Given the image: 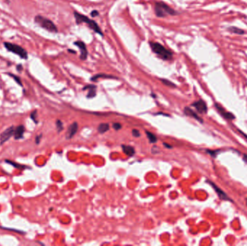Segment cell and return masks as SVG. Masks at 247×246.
<instances>
[{"mask_svg": "<svg viewBox=\"0 0 247 246\" xmlns=\"http://www.w3.org/2000/svg\"><path fill=\"white\" fill-rule=\"evenodd\" d=\"M150 46L151 50L163 60L169 61L173 59V52L159 43L151 41L150 43Z\"/></svg>", "mask_w": 247, "mask_h": 246, "instance_id": "1", "label": "cell"}, {"mask_svg": "<svg viewBox=\"0 0 247 246\" xmlns=\"http://www.w3.org/2000/svg\"><path fill=\"white\" fill-rule=\"evenodd\" d=\"M74 15H75V20H76V23L77 25H80L81 24V23H86L87 25H88L90 29L93 30L94 32L100 35L101 36H103V32H102L101 29H100L99 25L97 24V22H95V21L93 20L92 19H90V18H88L87 16L80 14L79 12H75Z\"/></svg>", "mask_w": 247, "mask_h": 246, "instance_id": "2", "label": "cell"}, {"mask_svg": "<svg viewBox=\"0 0 247 246\" xmlns=\"http://www.w3.org/2000/svg\"><path fill=\"white\" fill-rule=\"evenodd\" d=\"M155 13L158 17H165L167 15H176L177 11L163 1H158L155 4Z\"/></svg>", "mask_w": 247, "mask_h": 246, "instance_id": "3", "label": "cell"}, {"mask_svg": "<svg viewBox=\"0 0 247 246\" xmlns=\"http://www.w3.org/2000/svg\"><path fill=\"white\" fill-rule=\"evenodd\" d=\"M34 21L38 25H39L42 28L45 29L46 30L51 33H57L58 29L56 25L52 22L51 20L48 18L43 17L41 15H37L34 18Z\"/></svg>", "mask_w": 247, "mask_h": 246, "instance_id": "4", "label": "cell"}, {"mask_svg": "<svg viewBox=\"0 0 247 246\" xmlns=\"http://www.w3.org/2000/svg\"><path fill=\"white\" fill-rule=\"evenodd\" d=\"M4 46L7 50L13 53V54H16L18 57H20L21 59H28V52H26L25 49H24L23 48L21 47V46H18L17 44H14L9 42H4Z\"/></svg>", "mask_w": 247, "mask_h": 246, "instance_id": "5", "label": "cell"}, {"mask_svg": "<svg viewBox=\"0 0 247 246\" xmlns=\"http://www.w3.org/2000/svg\"><path fill=\"white\" fill-rule=\"evenodd\" d=\"M206 182L208 183L210 185V186H212V188H213L214 190H215V192L217 193V194H218V197L220 198L221 200H223V201H231V202H233V201H232V199H230V198L228 197V196H227V194H225V192L222 190L221 189H220V188L218 187V186H217L213 182H212V181H209V180H207V181H206Z\"/></svg>", "mask_w": 247, "mask_h": 246, "instance_id": "6", "label": "cell"}, {"mask_svg": "<svg viewBox=\"0 0 247 246\" xmlns=\"http://www.w3.org/2000/svg\"><path fill=\"white\" fill-rule=\"evenodd\" d=\"M15 128L14 126H10L4 130L2 133L0 134V144H3L7 141L9 139L14 135Z\"/></svg>", "mask_w": 247, "mask_h": 246, "instance_id": "7", "label": "cell"}, {"mask_svg": "<svg viewBox=\"0 0 247 246\" xmlns=\"http://www.w3.org/2000/svg\"><path fill=\"white\" fill-rule=\"evenodd\" d=\"M74 44L76 45L80 50V59H81L82 60H85V59H87V57H88V50H87L86 45H85V43L82 42V41H75V42L74 43Z\"/></svg>", "mask_w": 247, "mask_h": 246, "instance_id": "8", "label": "cell"}, {"mask_svg": "<svg viewBox=\"0 0 247 246\" xmlns=\"http://www.w3.org/2000/svg\"><path fill=\"white\" fill-rule=\"evenodd\" d=\"M192 105L194 106L200 113H206L207 112V104L203 100H197V101L194 102Z\"/></svg>", "mask_w": 247, "mask_h": 246, "instance_id": "9", "label": "cell"}, {"mask_svg": "<svg viewBox=\"0 0 247 246\" xmlns=\"http://www.w3.org/2000/svg\"><path fill=\"white\" fill-rule=\"evenodd\" d=\"M215 106L217 110H218L219 113H220V114L223 117H224L225 118H226V119H228V120H233L235 118V115H233V113L226 111V110H225V109H224L220 105H219V104L218 103H215Z\"/></svg>", "mask_w": 247, "mask_h": 246, "instance_id": "10", "label": "cell"}, {"mask_svg": "<svg viewBox=\"0 0 247 246\" xmlns=\"http://www.w3.org/2000/svg\"><path fill=\"white\" fill-rule=\"evenodd\" d=\"M77 130H78V124L76 122H74L69 126L67 134H66V138L70 139L73 137L74 135L77 133Z\"/></svg>", "mask_w": 247, "mask_h": 246, "instance_id": "11", "label": "cell"}, {"mask_svg": "<svg viewBox=\"0 0 247 246\" xmlns=\"http://www.w3.org/2000/svg\"><path fill=\"white\" fill-rule=\"evenodd\" d=\"M184 113H185V115H188V116H190V117H193L194 118H195L196 120L200 121V123H203V120H202V118H201L200 117L195 113V112L193 111V110H192L190 108H189V107H186V108H184Z\"/></svg>", "mask_w": 247, "mask_h": 246, "instance_id": "12", "label": "cell"}, {"mask_svg": "<svg viewBox=\"0 0 247 246\" xmlns=\"http://www.w3.org/2000/svg\"><path fill=\"white\" fill-rule=\"evenodd\" d=\"M25 133V127L23 125L18 126L17 128L15 129L14 133V137L15 139H20L23 137V135Z\"/></svg>", "mask_w": 247, "mask_h": 246, "instance_id": "13", "label": "cell"}, {"mask_svg": "<svg viewBox=\"0 0 247 246\" xmlns=\"http://www.w3.org/2000/svg\"><path fill=\"white\" fill-rule=\"evenodd\" d=\"M89 90L88 95H87V97H88V98H93V97H94L95 95H96V90H96V86L93 85H87L83 88V90Z\"/></svg>", "mask_w": 247, "mask_h": 246, "instance_id": "14", "label": "cell"}, {"mask_svg": "<svg viewBox=\"0 0 247 246\" xmlns=\"http://www.w3.org/2000/svg\"><path fill=\"white\" fill-rule=\"evenodd\" d=\"M122 149L124 152L129 157L133 156L135 153V150L134 148L131 146H129V145H122Z\"/></svg>", "mask_w": 247, "mask_h": 246, "instance_id": "15", "label": "cell"}, {"mask_svg": "<svg viewBox=\"0 0 247 246\" xmlns=\"http://www.w3.org/2000/svg\"><path fill=\"white\" fill-rule=\"evenodd\" d=\"M99 78H106V79H117L116 77H113V76L112 75H105V74H100V75H96L95 76H93V77L91 78V80L92 81H96Z\"/></svg>", "mask_w": 247, "mask_h": 246, "instance_id": "16", "label": "cell"}, {"mask_svg": "<svg viewBox=\"0 0 247 246\" xmlns=\"http://www.w3.org/2000/svg\"><path fill=\"white\" fill-rule=\"evenodd\" d=\"M109 129V125L108 123H100V124L98 127V131H99L100 134H104L105 132L108 131Z\"/></svg>", "mask_w": 247, "mask_h": 246, "instance_id": "17", "label": "cell"}, {"mask_svg": "<svg viewBox=\"0 0 247 246\" xmlns=\"http://www.w3.org/2000/svg\"><path fill=\"white\" fill-rule=\"evenodd\" d=\"M228 30L230 31V32L233 33H235V34H238V35H243V34H244V33H245L243 30L240 29V28H236V27L228 28Z\"/></svg>", "mask_w": 247, "mask_h": 246, "instance_id": "18", "label": "cell"}, {"mask_svg": "<svg viewBox=\"0 0 247 246\" xmlns=\"http://www.w3.org/2000/svg\"><path fill=\"white\" fill-rule=\"evenodd\" d=\"M145 133H146V135H147L148 139H149L150 142V143H155L156 142H157L158 139H157V137H156L155 135L154 134L151 133V132L147 131H146Z\"/></svg>", "mask_w": 247, "mask_h": 246, "instance_id": "19", "label": "cell"}, {"mask_svg": "<svg viewBox=\"0 0 247 246\" xmlns=\"http://www.w3.org/2000/svg\"><path fill=\"white\" fill-rule=\"evenodd\" d=\"M161 81H162V82L165 85L168 86V87H176V85H175V84H174L172 82H171V81H169V80H165V79H162V80H161Z\"/></svg>", "mask_w": 247, "mask_h": 246, "instance_id": "20", "label": "cell"}, {"mask_svg": "<svg viewBox=\"0 0 247 246\" xmlns=\"http://www.w3.org/2000/svg\"><path fill=\"white\" fill-rule=\"evenodd\" d=\"M8 75H9V77H12L13 78V80H14L16 82H17V83L18 84V85H20V86H23V84H22V82H21V80H20V79L19 78V77H17V76H15V75H13V74H10V73H8L7 74Z\"/></svg>", "mask_w": 247, "mask_h": 246, "instance_id": "21", "label": "cell"}, {"mask_svg": "<svg viewBox=\"0 0 247 246\" xmlns=\"http://www.w3.org/2000/svg\"><path fill=\"white\" fill-rule=\"evenodd\" d=\"M56 124H57V129H58V131H61L62 129H63V123H62V122L60 120H57Z\"/></svg>", "mask_w": 247, "mask_h": 246, "instance_id": "22", "label": "cell"}, {"mask_svg": "<svg viewBox=\"0 0 247 246\" xmlns=\"http://www.w3.org/2000/svg\"><path fill=\"white\" fill-rule=\"evenodd\" d=\"M6 162L7 163H9V164H10V165H13L14 167H15V168H24V166L23 165H19V164H15V163H13V162H12V161H8V160H6Z\"/></svg>", "mask_w": 247, "mask_h": 246, "instance_id": "23", "label": "cell"}, {"mask_svg": "<svg viewBox=\"0 0 247 246\" xmlns=\"http://www.w3.org/2000/svg\"><path fill=\"white\" fill-rule=\"evenodd\" d=\"M121 127L122 126H121V125L119 123H114L113 124V128H114L116 131H118L119 129H121Z\"/></svg>", "mask_w": 247, "mask_h": 246, "instance_id": "24", "label": "cell"}, {"mask_svg": "<svg viewBox=\"0 0 247 246\" xmlns=\"http://www.w3.org/2000/svg\"><path fill=\"white\" fill-rule=\"evenodd\" d=\"M31 118H32V120H33V121H35L36 123H37V120H36V119H37V112H36V110H35V111L33 112L32 113H31Z\"/></svg>", "mask_w": 247, "mask_h": 246, "instance_id": "25", "label": "cell"}, {"mask_svg": "<svg viewBox=\"0 0 247 246\" xmlns=\"http://www.w3.org/2000/svg\"><path fill=\"white\" fill-rule=\"evenodd\" d=\"M131 133H132L133 136H134V137H139V136H140V133H139V131L137 129H133Z\"/></svg>", "mask_w": 247, "mask_h": 246, "instance_id": "26", "label": "cell"}, {"mask_svg": "<svg viewBox=\"0 0 247 246\" xmlns=\"http://www.w3.org/2000/svg\"><path fill=\"white\" fill-rule=\"evenodd\" d=\"M90 15H91V16L93 17H95L96 16H98V15H99V13H98V12L97 10H93L90 12Z\"/></svg>", "mask_w": 247, "mask_h": 246, "instance_id": "27", "label": "cell"}, {"mask_svg": "<svg viewBox=\"0 0 247 246\" xmlns=\"http://www.w3.org/2000/svg\"><path fill=\"white\" fill-rule=\"evenodd\" d=\"M17 70L20 72L23 70V66L21 64H19V65L17 66Z\"/></svg>", "mask_w": 247, "mask_h": 246, "instance_id": "28", "label": "cell"}, {"mask_svg": "<svg viewBox=\"0 0 247 246\" xmlns=\"http://www.w3.org/2000/svg\"><path fill=\"white\" fill-rule=\"evenodd\" d=\"M41 136H38L37 137H36V144H39V142H40V140H41Z\"/></svg>", "mask_w": 247, "mask_h": 246, "instance_id": "29", "label": "cell"}, {"mask_svg": "<svg viewBox=\"0 0 247 246\" xmlns=\"http://www.w3.org/2000/svg\"><path fill=\"white\" fill-rule=\"evenodd\" d=\"M243 160H244L245 162H246V163H247V155L243 154Z\"/></svg>", "mask_w": 247, "mask_h": 246, "instance_id": "30", "label": "cell"}, {"mask_svg": "<svg viewBox=\"0 0 247 246\" xmlns=\"http://www.w3.org/2000/svg\"><path fill=\"white\" fill-rule=\"evenodd\" d=\"M163 145H164V146L167 147H168V148H171V145H169V144H166V143H164V144H163Z\"/></svg>", "mask_w": 247, "mask_h": 246, "instance_id": "31", "label": "cell"}, {"mask_svg": "<svg viewBox=\"0 0 247 246\" xmlns=\"http://www.w3.org/2000/svg\"><path fill=\"white\" fill-rule=\"evenodd\" d=\"M69 52H73V54H75V51H72V50H69Z\"/></svg>", "mask_w": 247, "mask_h": 246, "instance_id": "32", "label": "cell"}, {"mask_svg": "<svg viewBox=\"0 0 247 246\" xmlns=\"http://www.w3.org/2000/svg\"><path fill=\"white\" fill-rule=\"evenodd\" d=\"M5 1L7 3H9V0H5Z\"/></svg>", "mask_w": 247, "mask_h": 246, "instance_id": "33", "label": "cell"}, {"mask_svg": "<svg viewBox=\"0 0 247 246\" xmlns=\"http://www.w3.org/2000/svg\"><path fill=\"white\" fill-rule=\"evenodd\" d=\"M246 205H247V199H246Z\"/></svg>", "mask_w": 247, "mask_h": 246, "instance_id": "34", "label": "cell"}]
</instances>
